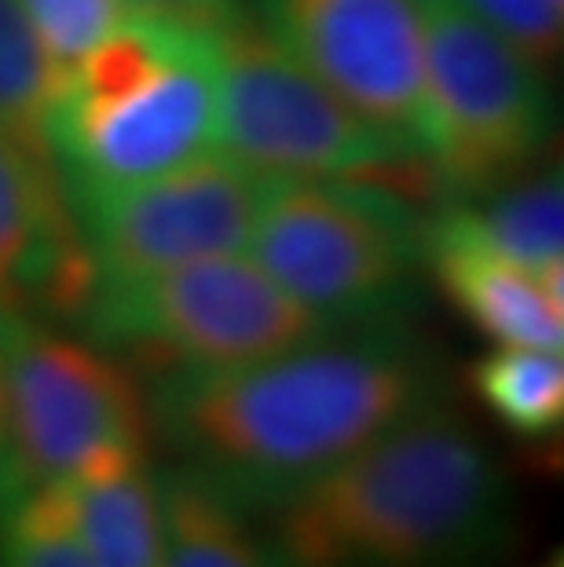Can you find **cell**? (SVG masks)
I'll use <instances>...</instances> for the list:
<instances>
[{"label":"cell","instance_id":"8992f818","mask_svg":"<svg viewBox=\"0 0 564 567\" xmlns=\"http://www.w3.org/2000/svg\"><path fill=\"white\" fill-rule=\"evenodd\" d=\"M425 70V162L448 205L521 176L554 136L543 66L454 0H414Z\"/></svg>","mask_w":564,"mask_h":567},{"label":"cell","instance_id":"9c48e42d","mask_svg":"<svg viewBox=\"0 0 564 567\" xmlns=\"http://www.w3.org/2000/svg\"><path fill=\"white\" fill-rule=\"evenodd\" d=\"M271 184L275 179L238 165L224 151H209L173 173L74 202L70 213L92 286L147 279L180 264L243 252Z\"/></svg>","mask_w":564,"mask_h":567},{"label":"cell","instance_id":"52a82bcc","mask_svg":"<svg viewBox=\"0 0 564 567\" xmlns=\"http://www.w3.org/2000/svg\"><path fill=\"white\" fill-rule=\"evenodd\" d=\"M0 373L19 491L63 484L100 457L147 454V395L89 337L0 305Z\"/></svg>","mask_w":564,"mask_h":567},{"label":"cell","instance_id":"7c38bea8","mask_svg":"<svg viewBox=\"0 0 564 567\" xmlns=\"http://www.w3.org/2000/svg\"><path fill=\"white\" fill-rule=\"evenodd\" d=\"M425 260L451 305L491 341L564 352V308L543 293L532 271L476 243L451 205L425 224Z\"/></svg>","mask_w":564,"mask_h":567},{"label":"cell","instance_id":"ac0fdd59","mask_svg":"<svg viewBox=\"0 0 564 567\" xmlns=\"http://www.w3.org/2000/svg\"><path fill=\"white\" fill-rule=\"evenodd\" d=\"M0 567H92L55 484L22 491L0 509Z\"/></svg>","mask_w":564,"mask_h":567},{"label":"cell","instance_id":"5b68a950","mask_svg":"<svg viewBox=\"0 0 564 567\" xmlns=\"http://www.w3.org/2000/svg\"><path fill=\"white\" fill-rule=\"evenodd\" d=\"M74 319L92 344L140 359L151 373L235 370L334 333L238 252L92 286Z\"/></svg>","mask_w":564,"mask_h":567},{"label":"cell","instance_id":"ba28073f","mask_svg":"<svg viewBox=\"0 0 564 567\" xmlns=\"http://www.w3.org/2000/svg\"><path fill=\"white\" fill-rule=\"evenodd\" d=\"M217 151L268 179H348L407 162L238 4L213 30Z\"/></svg>","mask_w":564,"mask_h":567},{"label":"cell","instance_id":"8fae6325","mask_svg":"<svg viewBox=\"0 0 564 567\" xmlns=\"http://www.w3.org/2000/svg\"><path fill=\"white\" fill-rule=\"evenodd\" d=\"M92 271L52 154L0 128V305L74 319Z\"/></svg>","mask_w":564,"mask_h":567},{"label":"cell","instance_id":"2e32d148","mask_svg":"<svg viewBox=\"0 0 564 567\" xmlns=\"http://www.w3.org/2000/svg\"><path fill=\"white\" fill-rule=\"evenodd\" d=\"M473 389L521 440H554L564 425L561 352L499 344L473 367Z\"/></svg>","mask_w":564,"mask_h":567},{"label":"cell","instance_id":"4fadbf2b","mask_svg":"<svg viewBox=\"0 0 564 567\" xmlns=\"http://www.w3.org/2000/svg\"><path fill=\"white\" fill-rule=\"evenodd\" d=\"M55 487L92 567H162V498L147 454L100 457Z\"/></svg>","mask_w":564,"mask_h":567},{"label":"cell","instance_id":"3957f363","mask_svg":"<svg viewBox=\"0 0 564 567\" xmlns=\"http://www.w3.org/2000/svg\"><path fill=\"white\" fill-rule=\"evenodd\" d=\"M44 143L70 205L217 151L213 30L136 8L63 74Z\"/></svg>","mask_w":564,"mask_h":567},{"label":"cell","instance_id":"7a4b0ae2","mask_svg":"<svg viewBox=\"0 0 564 567\" xmlns=\"http://www.w3.org/2000/svg\"><path fill=\"white\" fill-rule=\"evenodd\" d=\"M510 480L429 403L271 513L286 567H476L510 524Z\"/></svg>","mask_w":564,"mask_h":567},{"label":"cell","instance_id":"44dd1931","mask_svg":"<svg viewBox=\"0 0 564 567\" xmlns=\"http://www.w3.org/2000/svg\"><path fill=\"white\" fill-rule=\"evenodd\" d=\"M132 8L147 11V16H158V19H173L180 27L217 30L238 8V0H132Z\"/></svg>","mask_w":564,"mask_h":567},{"label":"cell","instance_id":"7402d4cb","mask_svg":"<svg viewBox=\"0 0 564 567\" xmlns=\"http://www.w3.org/2000/svg\"><path fill=\"white\" fill-rule=\"evenodd\" d=\"M19 476L16 462H11V436H8V403H4V373H0V509L19 498Z\"/></svg>","mask_w":564,"mask_h":567},{"label":"cell","instance_id":"277c9868","mask_svg":"<svg viewBox=\"0 0 564 567\" xmlns=\"http://www.w3.org/2000/svg\"><path fill=\"white\" fill-rule=\"evenodd\" d=\"M246 252L334 330L400 319L425 260V220L386 187L275 179Z\"/></svg>","mask_w":564,"mask_h":567},{"label":"cell","instance_id":"ffe728a7","mask_svg":"<svg viewBox=\"0 0 564 567\" xmlns=\"http://www.w3.org/2000/svg\"><path fill=\"white\" fill-rule=\"evenodd\" d=\"M462 11L506 38L532 63L550 66L564 44V4L557 0H454Z\"/></svg>","mask_w":564,"mask_h":567},{"label":"cell","instance_id":"30bf717a","mask_svg":"<svg viewBox=\"0 0 564 567\" xmlns=\"http://www.w3.org/2000/svg\"><path fill=\"white\" fill-rule=\"evenodd\" d=\"M257 19L407 162L425 158L422 22L414 0H257Z\"/></svg>","mask_w":564,"mask_h":567},{"label":"cell","instance_id":"9a60e30c","mask_svg":"<svg viewBox=\"0 0 564 567\" xmlns=\"http://www.w3.org/2000/svg\"><path fill=\"white\" fill-rule=\"evenodd\" d=\"M470 227L476 243H484L502 260L524 271H543L564 260V176L546 168L539 176H513L502 187L473 202L451 205Z\"/></svg>","mask_w":564,"mask_h":567},{"label":"cell","instance_id":"d6986e66","mask_svg":"<svg viewBox=\"0 0 564 567\" xmlns=\"http://www.w3.org/2000/svg\"><path fill=\"white\" fill-rule=\"evenodd\" d=\"M41 48L59 70V81L81 55L132 16V0H19Z\"/></svg>","mask_w":564,"mask_h":567},{"label":"cell","instance_id":"6da1fadb","mask_svg":"<svg viewBox=\"0 0 564 567\" xmlns=\"http://www.w3.org/2000/svg\"><path fill=\"white\" fill-rule=\"evenodd\" d=\"M429 403L433 359L386 319L249 367L154 373L147 417L184 473L249 516L275 513Z\"/></svg>","mask_w":564,"mask_h":567},{"label":"cell","instance_id":"cb8c5ba5","mask_svg":"<svg viewBox=\"0 0 564 567\" xmlns=\"http://www.w3.org/2000/svg\"><path fill=\"white\" fill-rule=\"evenodd\" d=\"M557 4H564V0H557Z\"/></svg>","mask_w":564,"mask_h":567},{"label":"cell","instance_id":"5bb4252c","mask_svg":"<svg viewBox=\"0 0 564 567\" xmlns=\"http://www.w3.org/2000/svg\"><path fill=\"white\" fill-rule=\"evenodd\" d=\"M162 567H286L271 542L257 538L232 502L184 468L158 473Z\"/></svg>","mask_w":564,"mask_h":567},{"label":"cell","instance_id":"e0dca14e","mask_svg":"<svg viewBox=\"0 0 564 567\" xmlns=\"http://www.w3.org/2000/svg\"><path fill=\"white\" fill-rule=\"evenodd\" d=\"M59 92V70L41 48L19 0H0V128L48 151L44 125Z\"/></svg>","mask_w":564,"mask_h":567},{"label":"cell","instance_id":"603a6c76","mask_svg":"<svg viewBox=\"0 0 564 567\" xmlns=\"http://www.w3.org/2000/svg\"><path fill=\"white\" fill-rule=\"evenodd\" d=\"M543 567H564V564H561V557H554V560H550V564H543Z\"/></svg>","mask_w":564,"mask_h":567}]
</instances>
